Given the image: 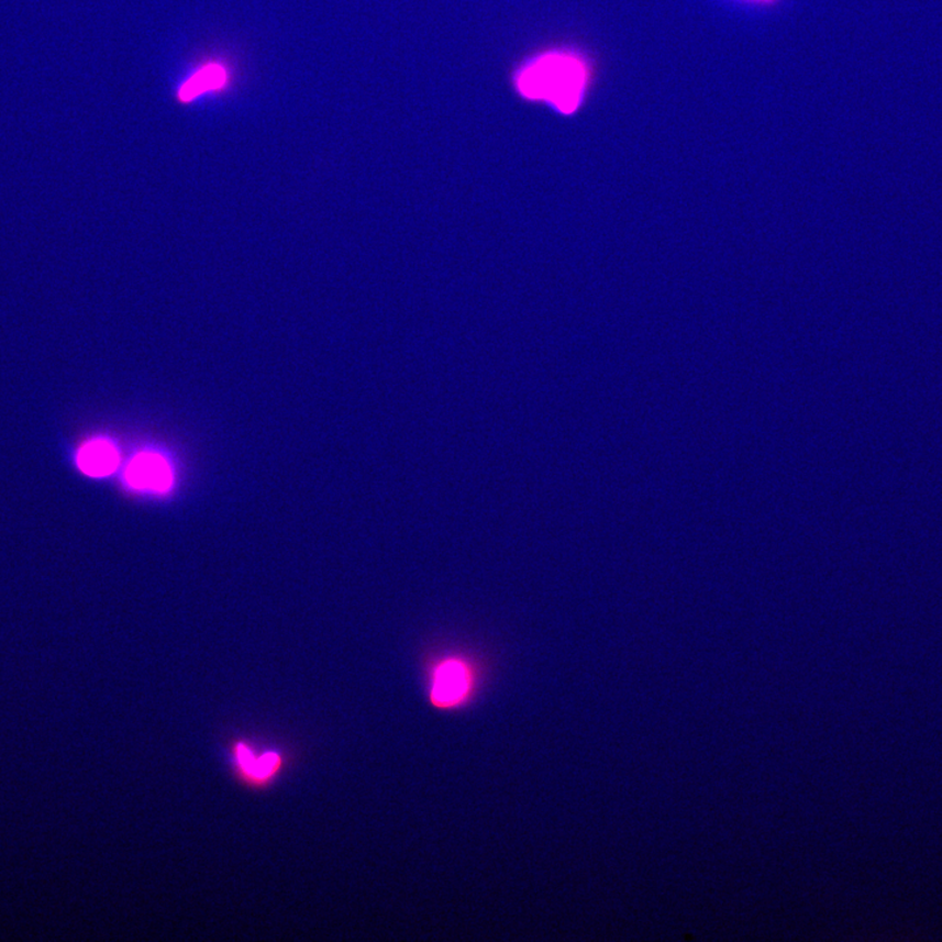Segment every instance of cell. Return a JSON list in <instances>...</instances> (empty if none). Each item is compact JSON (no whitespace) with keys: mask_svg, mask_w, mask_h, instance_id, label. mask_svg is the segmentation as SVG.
<instances>
[{"mask_svg":"<svg viewBox=\"0 0 942 942\" xmlns=\"http://www.w3.org/2000/svg\"><path fill=\"white\" fill-rule=\"evenodd\" d=\"M587 67L575 54L548 52L529 62L516 77L527 99L546 101L563 114L579 108L587 87Z\"/></svg>","mask_w":942,"mask_h":942,"instance_id":"6da1fadb","label":"cell"},{"mask_svg":"<svg viewBox=\"0 0 942 942\" xmlns=\"http://www.w3.org/2000/svg\"><path fill=\"white\" fill-rule=\"evenodd\" d=\"M126 480L136 490L165 492L174 484V473L160 455L141 453L129 464Z\"/></svg>","mask_w":942,"mask_h":942,"instance_id":"7a4b0ae2","label":"cell"},{"mask_svg":"<svg viewBox=\"0 0 942 942\" xmlns=\"http://www.w3.org/2000/svg\"><path fill=\"white\" fill-rule=\"evenodd\" d=\"M470 686L469 671L456 660H450L439 666L433 677L431 699L439 707H455L467 697Z\"/></svg>","mask_w":942,"mask_h":942,"instance_id":"3957f363","label":"cell"},{"mask_svg":"<svg viewBox=\"0 0 942 942\" xmlns=\"http://www.w3.org/2000/svg\"><path fill=\"white\" fill-rule=\"evenodd\" d=\"M233 755H235L239 773L247 782L256 784V786L270 783L274 776L280 772L281 765H284V761H281L279 754L267 752L263 755H257L251 746L243 744V742H240L233 749Z\"/></svg>","mask_w":942,"mask_h":942,"instance_id":"277c9868","label":"cell"},{"mask_svg":"<svg viewBox=\"0 0 942 942\" xmlns=\"http://www.w3.org/2000/svg\"><path fill=\"white\" fill-rule=\"evenodd\" d=\"M120 456L113 443L104 439L92 440L79 452L78 465L91 477H106L119 466Z\"/></svg>","mask_w":942,"mask_h":942,"instance_id":"5b68a950","label":"cell"},{"mask_svg":"<svg viewBox=\"0 0 942 942\" xmlns=\"http://www.w3.org/2000/svg\"><path fill=\"white\" fill-rule=\"evenodd\" d=\"M226 81H229V75L222 66L218 64L204 66L185 82L178 92V98L182 102H190L206 92L219 91Z\"/></svg>","mask_w":942,"mask_h":942,"instance_id":"8992f818","label":"cell"}]
</instances>
